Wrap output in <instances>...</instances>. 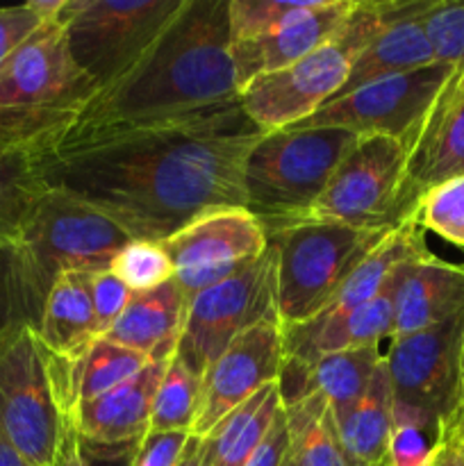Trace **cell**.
Listing matches in <instances>:
<instances>
[{
  "label": "cell",
  "instance_id": "29",
  "mask_svg": "<svg viewBox=\"0 0 464 466\" xmlns=\"http://www.w3.org/2000/svg\"><path fill=\"white\" fill-rule=\"evenodd\" d=\"M412 218L423 232L464 248V176L430 187L414 205Z\"/></svg>",
  "mask_w": 464,
  "mask_h": 466
},
{
  "label": "cell",
  "instance_id": "8",
  "mask_svg": "<svg viewBox=\"0 0 464 466\" xmlns=\"http://www.w3.org/2000/svg\"><path fill=\"white\" fill-rule=\"evenodd\" d=\"M189 0H64L57 14L68 50L96 91L121 77Z\"/></svg>",
  "mask_w": 464,
  "mask_h": 466
},
{
  "label": "cell",
  "instance_id": "2",
  "mask_svg": "<svg viewBox=\"0 0 464 466\" xmlns=\"http://www.w3.org/2000/svg\"><path fill=\"white\" fill-rule=\"evenodd\" d=\"M230 44L227 0H189L121 77L86 100L48 157L237 103Z\"/></svg>",
  "mask_w": 464,
  "mask_h": 466
},
{
  "label": "cell",
  "instance_id": "7",
  "mask_svg": "<svg viewBox=\"0 0 464 466\" xmlns=\"http://www.w3.org/2000/svg\"><path fill=\"white\" fill-rule=\"evenodd\" d=\"M389 3L355 0L348 21L335 39L282 71L257 77L239 91L246 116L262 132L298 126L344 89L358 55L371 44L389 18Z\"/></svg>",
  "mask_w": 464,
  "mask_h": 466
},
{
  "label": "cell",
  "instance_id": "3",
  "mask_svg": "<svg viewBox=\"0 0 464 466\" xmlns=\"http://www.w3.org/2000/svg\"><path fill=\"white\" fill-rule=\"evenodd\" d=\"M94 94L62 23L45 21L0 68V153L45 159Z\"/></svg>",
  "mask_w": 464,
  "mask_h": 466
},
{
  "label": "cell",
  "instance_id": "23",
  "mask_svg": "<svg viewBox=\"0 0 464 466\" xmlns=\"http://www.w3.org/2000/svg\"><path fill=\"white\" fill-rule=\"evenodd\" d=\"M91 271H68L55 280L45 299L36 337L48 353L77 360L100 339L89 291Z\"/></svg>",
  "mask_w": 464,
  "mask_h": 466
},
{
  "label": "cell",
  "instance_id": "11",
  "mask_svg": "<svg viewBox=\"0 0 464 466\" xmlns=\"http://www.w3.org/2000/svg\"><path fill=\"white\" fill-rule=\"evenodd\" d=\"M44 349L30 326L0 337V435L36 466H53L66 426Z\"/></svg>",
  "mask_w": 464,
  "mask_h": 466
},
{
  "label": "cell",
  "instance_id": "24",
  "mask_svg": "<svg viewBox=\"0 0 464 466\" xmlns=\"http://www.w3.org/2000/svg\"><path fill=\"white\" fill-rule=\"evenodd\" d=\"M332 417L348 466H389L387 446H389L391 417H394V396H391L385 360L362 399Z\"/></svg>",
  "mask_w": 464,
  "mask_h": 466
},
{
  "label": "cell",
  "instance_id": "41",
  "mask_svg": "<svg viewBox=\"0 0 464 466\" xmlns=\"http://www.w3.org/2000/svg\"><path fill=\"white\" fill-rule=\"evenodd\" d=\"M53 466H86L85 451H82V437L76 431L71 419H66V426H64L62 441H59L57 458H55Z\"/></svg>",
  "mask_w": 464,
  "mask_h": 466
},
{
  "label": "cell",
  "instance_id": "43",
  "mask_svg": "<svg viewBox=\"0 0 464 466\" xmlns=\"http://www.w3.org/2000/svg\"><path fill=\"white\" fill-rule=\"evenodd\" d=\"M177 466H203L200 464V437L191 435L189 444H187L185 453H182V460Z\"/></svg>",
  "mask_w": 464,
  "mask_h": 466
},
{
  "label": "cell",
  "instance_id": "39",
  "mask_svg": "<svg viewBox=\"0 0 464 466\" xmlns=\"http://www.w3.org/2000/svg\"><path fill=\"white\" fill-rule=\"evenodd\" d=\"M287 453H289V428H287L285 408H282L248 466H282Z\"/></svg>",
  "mask_w": 464,
  "mask_h": 466
},
{
  "label": "cell",
  "instance_id": "4",
  "mask_svg": "<svg viewBox=\"0 0 464 466\" xmlns=\"http://www.w3.org/2000/svg\"><path fill=\"white\" fill-rule=\"evenodd\" d=\"M358 139L339 127L267 132L244 164L246 209L264 232L303 218Z\"/></svg>",
  "mask_w": 464,
  "mask_h": 466
},
{
  "label": "cell",
  "instance_id": "37",
  "mask_svg": "<svg viewBox=\"0 0 464 466\" xmlns=\"http://www.w3.org/2000/svg\"><path fill=\"white\" fill-rule=\"evenodd\" d=\"M189 440V432H146L130 466H177Z\"/></svg>",
  "mask_w": 464,
  "mask_h": 466
},
{
  "label": "cell",
  "instance_id": "42",
  "mask_svg": "<svg viewBox=\"0 0 464 466\" xmlns=\"http://www.w3.org/2000/svg\"><path fill=\"white\" fill-rule=\"evenodd\" d=\"M0 466H36L32 462H27L23 455H18L14 451V446L9 441H5V437L0 435Z\"/></svg>",
  "mask_w": 464,
  "mask_h": 466
},
{
  "label": "cell",
  "instance_id": "15",
  "mask_svg": "<svg viewBox=\"0 0 464 466\" xmlns=\"http://www.w3.org/2000/svg\"><path fill=\"white\" fill-rule=\"evenodd\" d=\"M285 364L280 321H264L241 332L200 378V403L191 435L205 437L223 417L277 382Z\"/></svg>",
  "mask_w": 464,
  "mask_h": 466
},
{
  "label": "cell",
  "instance_id": "26",
  "mask_svg": "<svg viewBox=\"0 0 464 466\" xmlns=\"http://www.w3.org/2000/svg\"><path fill=\"white\" fill-rule=\"evenodd\" d=\"M48 189L44 159L35 155L0 153V246L18 244Z\"/></svg>",
  "mask_w": 464,
  "mask_h": 466
},
{
  "label": "cell",
  "instance_id": "25",
  "mask_svg": "<svg viewBox=\"0 0 464 466\" xmlns=\"http://www.w3.org/2000/svg\"><path fill=\"white\" fill-rule=\"evenodd\" d=\"M280 410V390L271 382L200 437V464L248 466Z\"/></svg>",
  "mask_w": 464,
  "mask_h": 466
},
{
  "label": "cell",
  "instance_id": "34",
  "mask_svg": "<svg viewBox=\"0 0 464 466\" xmlns=\"http://www.w3.org/2000/svg\"><path fill=\"white\" fill-rule=\"evenodd\" d=\"M18 326L32 328L30 312H27L25 294H23L14 246H0V337Z\"/></svg>",
  "mask_w": 464,
  "mask_h": 466
},
{
  "label": "cell",
  "instance_id": "40",
  "mask_svg": "<svg viewBox=\"0 0 464 466\" xmlns=\"http://www.w3.org/2000/svg\"><path fill=\"white\" fill-rule=\"evenodd\" d=\"M139 444H91L82 440V451H85L86 466H130L132 455H135Z\"/></svg>",
  "mask_w": 464,
  "mask_h": 466
},
{
  "label": "cell",
  "instance_id": "32",
  "mask_svg": "<svg viewBox=\"0 0 464 466\" xmlns=\"http://www.w3.org/2000/svg\"><path fill=\"white\" fill-rule=\"evenodd\" d=\"M444 423H430L412 414L394 412L391 417V435L387 446V464L389 466H430L439 444Z\"/></svg>",
  "mask_w": 464,
  "mask_h": 466
},
{
  "label": "cell",
  "instance_id": "19",
  "mask_svg": "<svg viewBox=\"0 0 464 466\" xmlns=\"http://www.w3.org/2000/svg\"><path fill=\"white\" fill-rule=\"evenodd\" d=\"M435 0H391L389 18L376 39L358 55L346 80L344 89L337 96L348 94L358 86L376 82L380 77L398 76V73L423 68L435 64V50L428 41L423 16Z\"/></svg>",
  "mask_w": 464,
  "mask_h": 466
},
{
  "label": "cell",
  "instance_id": "18",
  "mask_svg": "<svg viewBox=\"0 0 464 466\" xmlns=\"http://www.w3.org/2000/svg\"><path fill=\"white\" fill-rule=\"evenodd\" d=\"M168 360L150 362L144 371L107 394L73 410L71 421L91 444H139L150 431V410Z\"/></svg>",
  "mask_w": 464,
  "mask_h": 466
},
{
  "label": "cell",
  "instance_id": "9",
  "mask_svg": "<svg viewBox=\"0 0 464 466\" xmlns=\"http://www.w3.org/2000/svg\"><path fill=\"white\" fill-rule=\"evenodd\" d=\"M405 182V146L391 137H359L303 218L364 230H391L412 217Z\"/></svg>",
  "mask_w": 464,
  "mask_h": 466
},
{
  "label": "cell",
  "instance_id": "1",
  "mask_svg": "<svg viewBox=\"0 0 464 466\" xmlns=\"http://www.w3.org/2000/svg\"><path fill=\"white\" fill-rule=\"evenodd\" d=\"M264 135L237 100L187 121L45 157V177L132 239L162 244L203 214L246 208L244 164Z\"/></svg>",
  "mask_w": 464,
  "mask_h": 466
},
{
  "label": "cell",
  "instance_id": "13",
  "mask_svg": "<svg viewBox=\"0 0 464 466\" xmlns=\"http://www.w3.org/2000/svg\"><path fill=\"white\" fill-rule=\"evenodd\" d=\"M453 71V64L435 62L398 76L380 77L348 94L335 96L294 127H339L358 137L382 135L400 141L408 150Z\"/></svg>",
  "mask_w": 464,
  "mask_h": 466
},
{
  "label": "cell",
  "instance_id": "20",
  "mask_svg": "<svg viewBox=\"0 0 464 466\" xmlns=\"http://www.w3.org/2000/svg\"><path fill=\"white\" fill-rule=\"evenodd\" d=\"M464 309V264L444 262L430 250L409 259L396 296L394 337L414 335Z\"/></svg>",
  "mask_w": 464,
  "mask_h": 466
},
{
  "label": "cell",
  "instance_id": "12",
  "mask_svg": "<svg viewBox=\"0 0 464 466\" xmlns=\"http://www.w3.org/2000/svg\"><path fill=\"white\" fill-rule=\"evenodd\" d=\"M462 330L464 309L449 321L387 341L394 412L444 423L462 403Z\"/></svg>",
  "mask_w": 464,
  "mask_h": 466
},
{
  "label": "cell",
  "instance_id": "5",
  "mask_svg": "<svg viewBox=\"0 0 464 466\" xmlns=\"http://www.w3.org/2000/svg\"><path fill=\"white\" fill-rule=\"evenodd\" d=\"M391 230H364L309 218L267 230V241L276 253L277 319L282 330L314 321L346 278Z\"/></svg>",
  "mask_w": 464,
  "mask_h": 466
},
{
  "label": "cell",
  "instance_id": "14",
  "mask_svg": "<svg viewBox=\"0 0 464 466\" xmlns=\"http://www.w3.org/2000/svg\"><path fill=\"white\" fill-rule=\"evenodd\" d=\"M187 299L223 280L268 248L262 223L246 208L203 214L162 241Z\"/></svg>",
  "mask_w": 464,
  "mask_h": 466
},
{
  "label": "cell",
  "instance_id": "44",
  "mask_svg": "<svg viewBox=\"0 0 464 466\" xmlns=\"http://www.w3.org/2000/svg\"><path fill=\"white\" fill-rule=\"evenodd\" d=\"M459 367H462V403H464V330H462V360H459Z\"/></svg>",
  "mask_w": 464,
  "mask_h": 466
},
{
  "label": "cell",
  "instance_id": "21",
  "mask_svg": "<svg viewBox=\"0 0 464 466\" xmlns=\"http://www.w3.org/2000/svg\"><path fill=\"white\" fill-rule=\"evenodd\" d=\"M382 360V349L341 350L312 364L285 360L277 378L282 408L317 394L330 405L332 414L344 412L355 400L362 399Z\"/></svg>",
  "mask_w": 464,
  "mask_h": 466
},
{
  "label": "cell",
  "instance_id": "6",
  "mask_svg": "<svg viewBox=\"0 0 464 466\" xmlns=\"http://www.w3.org/2000/svg\"><path fill=\"white\" fill-rule=\"evenodd\" d=\"M127 241L132 237L112 218L50 187L14 246L32 328L59 276L109 268Z\"/></svg>",
  "mask_w": 464,
  "mask_h": 466
},
{
  "label": "cell",
  "instance_id": "38",
  "mask_svg": "<svg viewBox=\"0 0 464 466\" xmlns=\"http://www.w3.org/2000/svg\"><path fill=\"white\" fill-rule=\"evenodd\" d=\"M430 466H464V408L444 421Z\"/></svg>",
  "mask_w": 464,
  "mask_h": 466
},
{
  "label": "cell",
  "instance_id": "16",
  "mask_svg": "<svg viewBox=\"0 0 464 466\" xmlns=\"http://www.w3.org/2000/svg\"><path fill=\"white\" fill-rule=\"evenodd\" d=\"M464 176V64L441 86L408 148L405 194L414 212L430 187Z\"/></svg>",
  "mask_w": 464,
  "mask_h": 466
},
{
  "label": "cell",
  "instance_id": "36",
  "mask_svg": "<svg viewBox=\"0 0 464 466\" xmlns=\"http://www.w3.org/2000/svg\"><path fill=\"white\" fill-rule=\"evenodd\" d=\"M44 23L35 3L0 7V68Z\"/></svg>",
  "mask_w": 464,
  "mask_h": 466
},
{
  "label": "cell",
  "instance_id": "10",
  "mask_svg": "<svg viewBox=\"0 0 464 466\" xmlns=\"http://www.w3.org/2000/svg\"><path fill=\"white\" fill-rule=\"evenodd\" d=\"M277 319L276 253L268 246L257 259L189 299L176 358L203 378L209 364L250 328Z\"/></svg>",
  "mask_w": 464,
  "mask_h": 466
},
{
  "label": "cell",
  "instance_id": "30",
  "mask_svg": "<svg viewBox=\"0 0 464 466\" xmlns=\"http://www.w3.org/2000/svg\"><path fill=\"white\" fill-rule=\"evenodd\" d=\"M109 271L126 282L132 294H139L171 280L173 264L159 241L132 239L114 255Z\"/></svg>",
  "mask_w": 464,
  "mask_h": 466
},
{
  "label": "cell",
  "instance_id": "17",
  "mask_svg": "<svg viewBox=\"0 0 464 466\" xmlns=\"http://www.w3.org/2000/svg\"><path fill=\"white\" fill-rule=\"evenodd\" d=\"M353 7L355 0H317L309 12L268 35L232 41L230 57L239 91L257 77L282 71L335 39Z\"/></svg>",
  "mask_w": 464,
  "mask_h": 466
},
{
  "label": "cell",
  "instance_id": "22",
  "mask_svg": "<svg viewBox=\"0 0 464 466\" xmlns=\"http://www.w3.org/2000/svg\"><path fill=\"white\" fill-rule=\"evenodd\" d=\"M187 308L189 299L171 278L155 289L132 294L127 308L103 337L141 353L150 362L171 360L185 328Z\"/></svg>",
  "mask_w": 464,
  "mask_h": 466
},
{
  "label": "cell",
  "instance_id": "45",
  "mask_svg": "<svg viewBox=\"0 0 464 466\" xmlns=\"http://www.w3.org/2000/svg\"><path fill=\"white\" fill-rule=\"evenodd\" d=\"M282 466H294V462H291V453H287V460H285V464Z\"/></svg>",
  "mask_w": 464,
  "mask_h": 466
},
{
  "label": "cell",
  "instance_id": "33",
  "mask_svg": "<svg viewBox=\"0 0 464 466\" xmlns=\"http://www.w3.org/2000/svg\"><path fill=\"white\" fill-rule=\"evenodd\" d=\"M423 27L437 62L464 64V3L435 0L423 16Z\"/></svg>",
  "mask_w": 464,
  "mask_h": 466
},
{
  "label": "cell",
  "instance_id": "31",
  "mask_svg": "<svg viewBox=\"0 0 464 466\" xmlns=\"http://www.w3.org/2000/svg\"><path fill=\"white\" fill-rule=\"evenodd\" d=\"M317 0H227V25L232 41L268 35L300 14L309 12Z\"/></svg>",
  "mask_w": 464,
  "mask_h": 466
},
{
  "label": "cell",
  "instance_id": "27",
  "mask_svg": "<svg viewBox=\"0 0 464 466\" xmlns=\"http://www.w3.org/2000/svg\"><path fill=\"white\" fill-rule=\"evenodd\" d=\"M294 466H348L337 437L332 410L321 396H308L285 408Z\"/></svg>",
  "mask_w": 464,
  "mask_h": 466
},
{
  "label": "cell",
  "instance_id": "28",
  "mask_svg": "<svg viewBox=\"0 0 464 466\" xmlns=\"http://www.w3.org/2000/svg\"><path fill=\"white\" fill-rule=\"evenodd\" d=\"M200 403V378L173 355L157 385L148 432H189Z\"/></svg>",
  "mask_w": 464,
  "mask_h": 466
},
{
  "label": "cell",
  "instance_id": "35",
  "mask_svg": "<svg viewBox=\"0 0 464 466\" xmlns=\"http://www.w3.org/2000/svg\"><path fill=\"white\" fill-rule=\"evenodd\" d=\"M89 291L100 337H103L114 326V321L121 317L123 309L127 308V303L132 299V291L109 268H100V271L89 273Z\"/></svg>",
  "mask_w": 464,
  "mask_h": 466
}]
</instances>
